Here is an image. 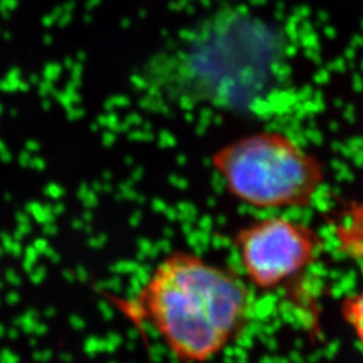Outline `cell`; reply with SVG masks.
<instances>
[{
  "label": "cell",
  "instance_id": "2",
  "mask_svg": "<svg viewBox=\"0 0 363 363\" xmlns=\"http://www.w3.org/2000/svg\"><path fill=\"white\" fill-rule=\"evenodd\" d=\"M264 28L240 7L189 27L144 66L142 86L156 99L238 109L265 84Z\"/></svg>",
  "mask_w": 363,
  "mask_h": 363
},
{
  "label": "cell",
  "instance_id": "6",
  "mask_svg": "<svg viewBox=\"0 0 363 363\" xmlns=\"http://www.w3.org/2000/svg\"><path fill=\"white\" fill-rule=\"evenodd\" d=\"M343 316L363 349V284L361 289L343 303Z\"/></svg>",
  "mask_w": 363,
  "mask_h": 363
},
{
  "label": "cell",
  "instance_id": "5",
  "mask_svg": "<svg viewBox=\"0 0 363 363\" xmlns=\"http://www.w3.org/2000/svg\"><path fill=\"white\" fill-rule=\"evenodd\" d=\"M335 234L342 252L363 259V202L347 208L337 222Z\"/></svg>",
  "mask_w": 363,
  "mask_h": 363
},
{
  "label": "cell",
  "instance_id": "4",
  "mask_svg": "<svg viewBox=\"0 0 363 363\" xmlns=\"http://www.w3.org/2000/svg\"><path fill=\"white\" fill-rule=\"evenodd\" d=\"M242 277L255 292L288 286L318 259L320 240L311 228L286 217L247 222L233 234Z\"/></svg>",
  "mask_w": 363,
  "mask_h": 363
},
{
  "label": "cell",
  "instance_id": "1",
  "mask_svg": "<svg viewBox=\"0 0 363 363\" xmlns=\"http://www.w3.org/2000/svg\"><path fill=\"white\" fill-rule=\"evenodd\" d=\"M256 292L241 273L190 250L160 259L118 308L135 325L155 333L179 363H210L247 333Z\"/></svg>",
  "mask_w": 363,
  "mask_h": 363
},
{
  "label": "cell",
  "instance_id": "3",
  "mask_svg": "<svg viewBox=\"0 0 363 363\" xmlns=\"http://www.w3.org/2000/svg\"><path fill=\"white\" fill-rule=\"evenodd\" d=\"M210 163L230 196L257 210L307 208L325 182L320 160L276 130L226 144Z\"/></svg>",
  "mask_w": 363,
  "mask_h": 363
}]
</instances>
